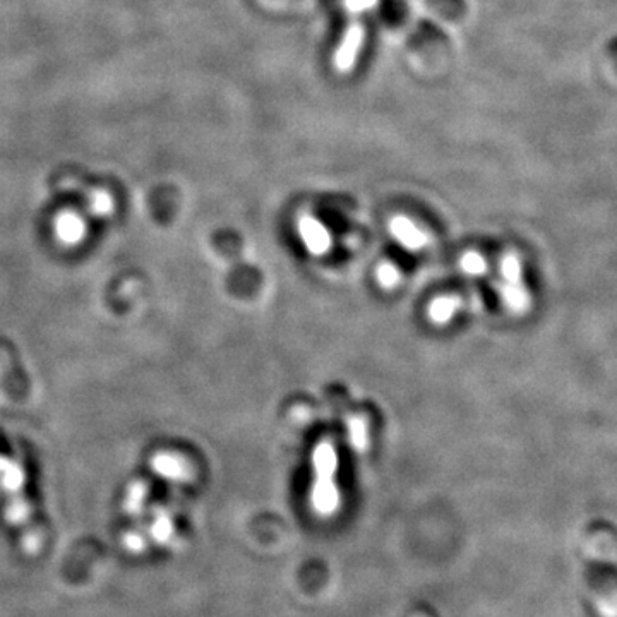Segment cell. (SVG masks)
Segmentation results:
<instances>
[{
	"label": "cell",
	"mask_w": 617,
	"mask_h": 617,
	"mask_svg": "<svg viewBox=\"0 0 617 617\" xmlns=\"http://www.w3.org/2000/svg\"><path fill=\"white\" fill-rule=\"evenodd\" d=\"M314 482L311 489V504L314 511L321 516L335 515L340 508V491L336 486L338 455L335 446L323 441L312 453Z\"/></svg>",
	"instance_id": "obj_1"
},
{
	"label": "cell",
	"mask_w": 617,
	"mask_h": 617,
	"mask_svg": "<svg viewBox=\"0 0 617 617\" xmlns=\"http://www.w3.org/2000/svg\"><path fill=\"white\" fill-rule=\"evenodd\" d=\"M501 278L503 282L498 285V292L503 299L504 306L513 312L527 311L528 294L522 283V264L516 256L508 254L501 261Z\"/></svg>",
	"instance_id": "obj_2"
},
{
	"label": "cell",
	"mask_w": 617,
	"mask_h": 617,
	"mask_svg": "<svg viewBox=\"0 0 617 617\" xmlns=\"http://www.w3.org/2000/svg\"><path fill=\"white\" fill-rule=\"evenodd\" d=\"M300 239L304 240V246L312 256H324L331 251V235L321 223L312 218L304 216L299 223Z\"/></svg>",
	"instance_id": "obj_3"
},
{
	"label": "cell",
	"mask_w": 617,
	"mask_h": 617,
	"mask_svg": "<svg viewBox=\"0 0 617 617\" xmlns=\"http://www.w3.org/2000/svg\"><path fill=\"white\" fill-rule=\"evenodd\" d=\"M391 234L407 251L419 252L427 246V235L405 216H396L390 225Z\"/></svg>",
	"instance_id": "obj_4"
},
{
	"label": "cell",
	"mask_w": 617,
	"mask_h": 617,
	"mask_svg": "<svg viewBox=\"0 0 617 617\" xmlns=\"http://www.w3.org/2000/svg\"><path fill=\"white\" fill-rule=\"evenodd\" d=\"M460 307H462V299L460 297H456V295H443V297L432 300L431 306L427 309V314H429V319H431L432 323L443 326V324H448L451 319L455 318L456 312L460 311Z\"/></svg>",
	"instance_id": "obj_5"
},
{
	"label": "cell",
	"mask_w": 617,
	"mask_h": 617,
	"mask_svg": "<svg viewBox=\"0 0 617 617\" xmlns=\"http://www.w3.org/2000/svg\"><path fill=\"white\" fill-rule=\"evenodd\" d=\"M348 438L357 451H364L369 444V429L366 420L362 417L348 419Z\"/></svg>",
	"instance_id": "obj_6"
},
{
	"label": "cell",
	"mask_w": 617,
	"mask_h": 617,
	"mask_svg": "<svg viewBox=\"0 0 617 617\" xmlns=\"http://www.w3.org/2000/svg\"><path fill=\"white\" fill-rule=\"evenodd\" d=\"M376 280L386 290H393L398 283L402 282V271L398 270V266L390 263V261H384V263L379 264L378 270H376Z\"/></svg>",
	"instance_id": "obj_7"
},
{
	"label": "cell",
	"mask_w": 617,
	"mask_h": 617,
	"mask_svg": "<svg viewBox=\"0 0 617 617\" xmlns=\"http://www.w3.org/2000/svg\"><path fill=\"white\" fill-rule=\"evenodd\" d=\"M460 266H462V270L465 275H486V259L482 258L477 251H468L467 254H463L462 259H460Z\"/></svg>",
	"instance_id": "obj_8"
},
{
	"label": "cell",
	"mask_w": 617,
	"mask_h": 617,
	"mask_svg": "<svg viewBox=\"0 0 617 617\" xmlns=\"http://www.w3.org/2000/svg\"><path fill=\"white\" fill-rule=\"evenodd\" d=\"M597 611L602 617H617V597L599 600Z\"/></svg>",
	"instance_id": "obj_9"
}]
</instances>
